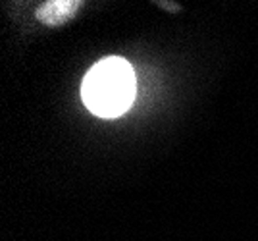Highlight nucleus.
<instances>
[{
	"instance_id": "f03ea898",
	"label": "nucleus",
	"mask_w": 258,
	"mask_h": 241,
	"mask_svg": "<svg viewBox=\"0 0 258 241\" xmlns=\"http://www.w3.org/2000/svg\"><path fill=\"white\" fill-rule=\"evenodd\" d=\"M81 6V2L77 0H52V2H44L37 8V20L44 25H62V23L70 22L77 14Z\"/></svg>"
},
{
	"instance_id": "f257e3e1",
	"label": "nucleus",
	"mask_w": 258,
	"mask_h": 241,
	"mask_svg": "<svg viewBox=\"0 0 258 241\" xmlns=\"http://www.w3.org/2000/svg\"><path fill=\"white\" fill-rule=\"evenodd\" d=\"M135 72L127 60L110 56L87 72L81 97L93 114L102 118H116L131 106L135 99Z\"/></svg>"
}]
</instances>
